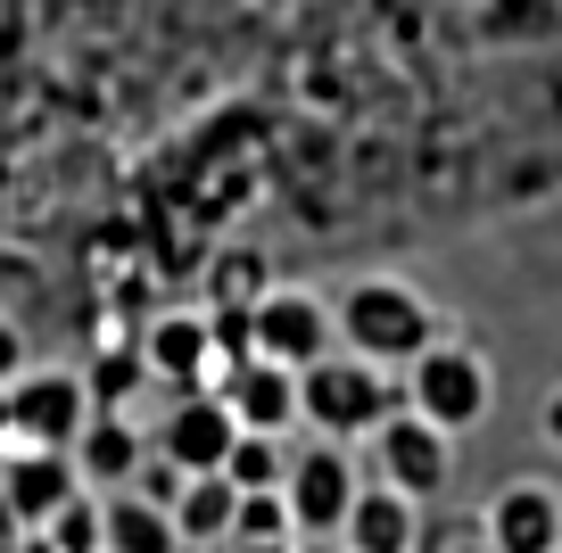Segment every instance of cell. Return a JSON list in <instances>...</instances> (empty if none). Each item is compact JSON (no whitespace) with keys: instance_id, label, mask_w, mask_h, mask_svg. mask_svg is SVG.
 I'll use <instances>...</instances> for the list:
<instances>
[{"instance_id":"obj_9","label":"cell","mask_w":562,"mask_h":553,"mask_svg":"<svg viewBox=\"0 0 562 553\" xmlns=\"http://www.w3.org/2000/svg\"><path fill=\"white\" fill-rule=\"evenodd\" d=\"M488 553H562V487L554 479H505L480 512Z\"/></svg>"},{"instance_id":"obj_15","label":"cell","mask_w":562,"mask_h":553,"mask_svg":"<svg viewBox=\"0 0 562 553\" xmlns=\"http://www.w3.org/2000/svg\"><path fill=\"white\" fill-rule=\"evenodd\" d=\"M100 553H182L175 520L140 496H100Z\"/></svg>"},{"instance_id":"obj_5","label":"cell","mask_w":562,"mask_h":553,"mask_svg":"<svg viewBox=\"0 0 562 553\" xmlns=\"http://www.w3.org/2000/svg\"><path fill=\"white\" fill-rule=\"evenodd\" d=\"M9 405V447H34V454H75L91 421V397H83V372H34L25 363L18 381L0 388Z\"/></svg>"},{"instance_id":"obj_12","label":"cell","mask_w":562,"mask_h":553,"mask_svg":"<svg viewBox=\"0 0 562 553\" xmlns=\"http://www.w3.org/2000/svg\"><path fill=\"white\" fill-rule=\"evenodd\" d=\"M140 372L166 388H215L224 381V363H215V323L207 314H158L149 323V339H140Z\"/></svg>"},{"instance_id":"obj_22","label":"cell","mask_w":562,"mask_h":553,"mask_svg":"<svg viewBox=\"0 0 562 553\" xmlns=\"http://www.w3.org/2000/svg\"><path fill=\"white\" fill-rule=\"evenodd\" d=\"M439 553H488V537H480V529H463L456 545H439Z\"/></svg>"},{"instance_id":"obj_23","label":"cell","mask_w":562,"mask_h":553,"mask_svg":"<svg viewBox=\"0 0 562 553\" xmlns=\"http://www.w3.org/2000/svg\"><path fill=\"white\" fill-rule=\"evenodd\" d=\"M290 553H348L339 537H306V545H290Z\"/></svg>"},{"instance_id":"obj_14","label":"cell","mask_w":562,"mask_h":553,"mask_svg":"<svg viewBox=\"0 0 562 553\" xmlns=\"http://www.w3.org/2000/svg\"><path fill=\"white\" fill-rule=\"evenodd\" d=\"M414 504L405 496H389V487H356V504H348V520H339V545L348 553H414Z\"/></svg>"},{"instance_id":"obj_20","label":"cell","mask_w":562,"mask_h":553,"mask_svg":"<svg viewBox=\"0 0 562 553\" xmlns=\"http://www.w3.org/2000/svg\"><path fill=\"white\" fill-rule=\"evenodd\" d=\"M538 430H546V447H562V388H546V405H538Z\"/></svg>"},{"instance_id":"obj_17","label":"cell","mask_w":562,"mask_h":553,"mask_svg":"<svg viewBox=\"0 0 562 553\" xmlns=\"http://www.w3.org/2000/svg\"><path fill=\"white\" fill-rule=\"evenodd\" d=\"M281 463H290V454H281L273 438H232V454H224V471H215V479H224L232 496H273V487H281Z\"/></svg>"},{"instance_id":"obj_13","label":"cell","mask_w":562,"mask_h":553,"mask_svg":"<svg viewBox=\"0 0 562 553\" xmlns=\"http://www.w3.org/2000/svg\"><path fill=\"white\" fill-rule=\"evenodd\" d=\"M67 463H75V479H83V496H124V487H133V471L149 463V438H140L124 414H91Z\"/></svg>"},{"instance_id":"obj_16","label":"cell","mask_w":562,"mask_h":553,"mask_svg":"<svg viewBox=\"0 0 562 553\" xmlns=\"http://www.w3.org/2000/svg\"><path fill=\"white\" fill-rule=\"evenodd\" d=\"M232 487L224 479H182V496L166 504V520H175V545H232Z\"/></svg>"},{"instance_id":"obj_2","label":"cell","mask_w":562,"mask_h":553,"mask_svg":"<svg viewBox=\"0 0 562 553\" xmlns=\"http://www.w3.org/2000/svg\"><path fill=\"white\" fill-rule=\"evenodd\" d=\"M397 405H405L414 421H430L439 438H463V430H480V421H488L496 372H488V356H480L472 339H439V347H422V356L405 363Z\"/></svg>"},{"instance_id":"obj_3","label":"cell","mask_w":562,"mask_h":553,"mask_svg":"<svg viewBox=\"0 0 562 553\" xmlns=\"http://www.w3.org/2000/svg\"><path fill=\"white\" fill-rule=\"evenodd\" d=\"M389 414H397V381L356 356H323L315 372H299V421L315 430V447H356Z\"/></svg>"},{"instance_id":"obj_4","label":"cell","mask_w":562,"mask_h":553,"mask_svg":"<svg viewBox=\"0 0 562 553\" xmlns=\"http://www.w3.org/2000/svg\"><path fill=\"white\" fill-rule=\"evenodd\" d=\"M248 356L273 363V372H315L323 356H339V339H331V297H323V290H299V281L257 290V306H248Z\"/></svg>"},{"instance_id":"obj_10","label":"cell","mask_w":562,"mask_h":553,"mask_svg":"<svg viewBox=\"0 0 562 553\" xmlns=\"http://www.w3.org/2000/svg\"><path fill=\"white\" fill-rule=\"evenodd\" d=\"M75 496H83V479H75L67 454H34V447H9V454H0V512L18 520L25 537H42Z\"/></svg>"},{"instance_id":"obj_24","label":"cell","mask_w":562,"mask_h":553,"mask_svg":"<svg viewBox=\"0 0 562 553\" xmlns=\"http://www.w3.org/2000/svg\"><path fill=\"white\" fill-rule=\"evenodd\" d=\"M240 553H290V545H240Z\"/></svg>"},{"instance_id":"obj_21","label":"cell","mask_w":562,"mask_h":553,"mask_svg":"<svg viewBox=\"0 0 562 553\" xmlns=\"http://www.w3.org/2000/svg\"><path fill=\"white\" fill-rule=\"evenodd\" d=\"M25 372V347H18V330H0V388Z\"/></svg>"},{"instance_id":"obj_19","label":"cell","mask_w":562,"mask_h":553,"mask_svg":"<svg viewBox=\"0 0 562 553\" xmlns=\"http://www.w3.org/2000/svg\"><path fill=\"white\" fill-rule=\"evenodd\" d=\"M42 545L50 553H100V496H75L67 512L42 529Z\"/></svg>"},{"instance_id":"obj_6","label":"cell","mask_w":562,"mask_h":553,"mask_svg":"<svg viewBox=\"0 0 562 553\" xmlns=\"http://www.w3.org/2000/svg\"><path fill=\"white\" fill-rule=\"evenodd\" d=\"M372 447V487H389V496H405L422 512L430 496H447V479H456V438H439L430 421H414L397 405V414L381 421V430L364 438Z\"/></svg>"},{"instance_id":"obj_7","label":"cell","mask_w":562,"mask_h":553,"mask_svg":"<svg viewBox=\"0 0 562 553\" xmlns=\"http://www.w3.org/2000/svg\"><path fill=\"white\" fill-rule=\"evenodd\" d=\"M356 487H364V463H356L348 447H299L290 463H281V504H290L299 545H306V537H339Z\"/></svg>"},{"instance_id":"obj_18","label":"cell","mask_w":562,"mask_h":553,"mask_svg":"<svg viewBox=\"0 0 562 553\" xmlns=\"http://www.w3.org/2000/svg\"><path fill=\"white\" fill-rule=\"evenodd\" d=\"M240 545H299L281 487H273V496H240V504H232V553H240Z\"/></svg>"},{"instance_id":"obj_11","label":"cell","mask_w":562,"mask_h":553,"mask_svg":"<svg viewBox=\"0 0 562 553\" xmlns=\"http://www.w3.org/2000/svg\"><path fill=\"white\" fill-rule=\"evenodd\" d=\"M215 397H224V414H232V430L240 438H290L299 430V372H273V363H232L224 381H215Z\"/></svg>"},{"instance_id":"obj_8","label":"cell","mask_w":562,"mask_h":553,"mask_svg":"<svg viewBox=\"0 0 562 553\" xmlns=\"http://www.w3.org/2000/svg\"><path fill=\"white\" fill-rule=\"evenodd\" d=\"M232 414H224V397L215 388H191V397H175L166 405V421H158V463L166 471H182V479H215L224 471V454H232Z\"/></svg>"},{"instance_id":"obj_1","label":"cell","mask_w":562,"mask_h":553,"mask_svg":"<svg viewBox=\"0 0 562 553\" xmlns=\"http://www.w3.org/2000/svg\"><path fill=\"white\" fill-rule=\"evenodd\" d=\"M331 339H339V356L372 363V372H405L422 347L447 339V323L414 281L372 273V281H348V290L331 297Z\"/></svg>"}]
</instances>
